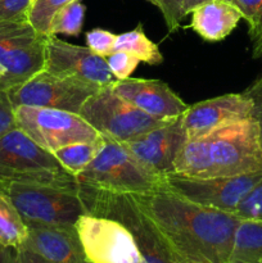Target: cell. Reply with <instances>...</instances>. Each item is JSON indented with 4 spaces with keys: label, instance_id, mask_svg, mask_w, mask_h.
Segmentation results:
<instances>
[{
    "label": "cell",
    "instance_id": "83f0119b",
    "mask_svg": "<svg viewBox=\"0 0 262 263\" xmlns=\"http://www.w3.org/2000/svg\"><path fill=\"white\" fill-rule=\"evenodd\" d=\"M148 2L161 10L169 33L176 32L181 27V21L184 20L182 0H148Z\"/></svg>",
    "mask_w": 262,
    "mask_h": 263
},
{
    "label": "cell",
    "instance_id": "30bf717a",
    "mask_svg": "<svg viewBox=\"0 0 262 263\" xmlns=\"http://www.w3.org/2000/svg\"><path fill=\"white\" fill-rule=\"evenodd\" d=\"M261 180L262 171L220 177H193L172 172L164 176V187L200 205L234 215L241 199Z\"/></svg>",
    "mask_w": 262,
    "mask_h": 263
},
{
    "label": "cell",
    "instance_id": "484cf974",
    "mask_svg": "<svg viewBox=\"0 0 262 263\" xmlns=\"http://www.w3.org/2000/svg\"><path fill=\"white\" fill-rule=\"evenodd\" d=\"M107 66L110 73L116 80H126L134 73L138 64L140 63L136 57L126 53V51H113L110 55L105 58Z\"/></svg>",
    "mask_w": 262,
    "mask_h": 263
},
{
    "label": "cell",
    "instance_id": "d590c367",
    "mask_svg": "<svg viewBox=\"0 0 262 263\" xmlns=\"http://www.w3.org/2000/svg\"><path fill=\"white\" fill-rule=\"evenodd\" d=\"M176 263H192V262H176Z\"/></svg>",
    "mask_w": 262,
    "mask_h": 263
},
{
    "label": "cell",
    "instance_id": "5b68a950",
    "mask_svg": "<svg viewBox=\"0 0 262 263\" xmlns=\"http://www.w3.org/2000/svg\"><path fill=\"white\" fill-rule=\"evenodd\" d=\"M76 177L79 184L122 194H149L164 186V176L151 171L121 143L105 138L95 158Z\"/></svg>",
    "mask_w": 262,
    "mask_h": 263
},
{
    "label": "cell",
    "instance_id": "f1b7e54d",
    "mask_svg": "<svg viewBox=\"0 0 262 263\" xmlns=\"http://www.w3.org/2000/svg\"><path fill=\"white\" fill-rule=\"evenodd\" d=\"M33 0H0V21H28Z\"/></svg>",
    "mask_w": 262,
    "mask_h": 263
},
{
    "label": "cell",
    "instance_id": "3957f363",
    "mask_svg": "<svg viewBox=\"0 0 262 263\" xmlns=\"http://www.w3.org/2000/svg\"><path fill=\"white\" fill-rule=\"evenodd\" d=\"M174 168L193 177H220L262 171V143L253 117L188 139Z\"/></svg>",
    "mask_w": 262,
    "mask_h": 263
},
{
    "label": "cell",
    "instance_id": "2e32d148",
    "mask_svg": "<svg viewBox=\"0 0 262 263\" xmlns=\"http://www.w3.org/2000/svg\"><path fill=\"white\" fill-rule=\"evenodd\" d=\"M22 247L32 249L53 263H89L74 228L30 225Z\"/></svg>",
    "mask_w": 262,
    "mask_h": 263
},
{
    "label": "cell",
    "instance_id": "277c9868",
    "mask_svg": "<svg viewBox=\"0 0 262 263\" xmlns=\"http://www.w3.org/2000/svg\"><path fill=\"white\" fill-rule=\"evenodd\" d=\"M10 182L48 185L79 192V180L20 128L0 138V186Z\"/></svg>",
    "mask_w": 262,
    "mask_h": 263
},
{
    "label": "cell",
    "instance_id": "cb8c5ba5",
    "mask_svg": "<svg viewBox=\"0 0 262 263\" xmlns=\"http://www.w3.org/2000/svg\"><path fill=\"white\" fill-rule=\"evenodd\" d=\"M73 0H33L28 13V22L38 32L49 36V27L54 15Z\"/></svg>",
    "mask_w": 262,
    "mask_h": 263
},
{
    "label": "cell",
    "instance_id": "52a82bcc",
    "mask_svg": "<svg viewBox=\"0 0 262 263\" xmlns=\"http://www.w3.org/2000/svg\"><path fill=\"white\" fill-rule=\"evenodd\" d=\"M79 115L105 139L117 143L133 140L167 120L152 117L118 97L109 86L100 87L80 109Z\"/></svg>",
    "mask_w": 262,
    "mask_h": 263
},
{
    "label": "cell",
    "instance_id": "9a60e30c",
    "mask_svg": "<svg viewBox=\"0 0 262 263\" xmlns=\"http://www.w3.org/2000/svg\"><path fill=\"white\" fill-rule=\"evenodd\" d=\"M110 89L139 109L158 120L181 117L189 105L161 80H116Z\"/></svg>",
    "mask_w": 262,
    "mask_h": 263
},
{
    "label": "cell",
    "instance_id": "7a4b0ae2",
    "mask_svg": "<svg viewBox=\"0 0 262 263\" xmlns=\"http://www.w3.org/2000/svg\"><path fill=\"white\" fill-rule=\"evenodd\" d=\"M176 262L229 263L240 218L204 207L166 187L135 195Z\"/></svg>",
    "mask_w": 262,
    "mask_h": 263
},
{
    "label": "cell",
    "instance_id": "7c38bea8",
    "mask_svg": "<svg viewBox=\"0 0 262 263\" xmlns=\"http://www.w3.org/2000/svg\"><path fill=\"white\" fill-rule=\"evenodd\" d=\"M44 71L102 87L109 86L116 81L105 58L92 53L87 46L73 45L57 39V36H49Z\"/></svg>",
    "mask_w": 262,
    "mask_h": 263
},
{
    "label": "cell",
    "instance_id": "4dcf8cb0",
    "mask_svg": "<svg viewBox=\"0 0 262 263\" xmlns=\"http://www.w3.org/2000/svg\"><path fill=\"white\" fill-rule=\"evenodd\" d=\"M13 128H17L14 108L10 104L7 91L0 90V138Z\"/></svg>",
    "mask_w": 262,
    "mask_h": 263
},
{
    "label": "cell",
    "instance_id": "4316f807",
    "mask_svg": "<svg viewBox=\"0 0 262 263\" xmlns=\"http://www.w3.org/2000/svg\"><path fill=\"white\" fill-rule=\"evenodd\" d=\"M117 35L103 28H94L86 32V45L92 53L107 58L115 50V43Z\"/></svg>",
    "mask_w": 262,
    "mask_h": 263
},
{
    "label": "cell",
    "instance_id": "4fadbf2b",
    "mask_svg": "<svg viewBox=\"0 0 262 263\" xmlns=\"http://www.w3.org/2000/svg\"><path fill=\"white\" fill-rule=\"evenodd\" d=\"M186 140L181 117H176L121 144L151 171L166 176L175 172V159Z\"/></svg>",
    "mask_w": 262,
    "mask_h": 263
},
{
    "label": "cell",
    "instance_id": "8fae6325",
    "mask_svg": "<svg viewBox=\"0 0 262 263\" xmlns=\"http://www.w3.org/2000/svg\"><path fill=\"white\" fill-rule=\"evenodd\" d=\"M100 87L43 69L23 84L8 90L7 94L13 108L27 105L79 113L84 103Z\"/></svg>",
    "mask_w": 262,
    "mask_h": 263
},
{
    "label": "cell",
    "instance_id": "e0dca14e",
    "mask_svg": "<svg viewBox=\"0 0 262 263\" xmlns=\"http://www.w3.org/2000/svg\"><path fill=\"white\" fill-rule=\"evenodd\" d=\"M190 28L204 41L217 43L228 37L241 20L240 10L229 0H210L190 12Z\"/></svg>",
    "mask_w": 262,
    "mask_h": 263
},
{
    "label": "cell",
    "instance_id": "6da1fadb",
    "mask_svg": "<svg viewBox=\"0 0 262 263\" xmlns=\"http://www.w3.org/2000/svg\"><path fill=\"white\" fill-rule=\"evenodd\" d=\"M86 213L74 229L89 263H176L134 194L80 184Z\"/></svg>",
    "mask_w": 262,
    "mask_h": 263
},
{
    "label": "cell",
    "instance_id": "ba28073f",
    "mask_svg": "<svg viewBox=\"0 0 262 263\" xmlns=\"http://www.w3.org/2000/svg\"><path fill=\"white\" fill-rule=\"evenodd\" d=\"M48 40L28 21H0V63L7 71L0 90L8 91L43 71Z\"/></svg>",
    "mask_w": 262,
    "mask_h": 263
},
{
    "label": "cell",
    "instance_id": "ac0fdd59",
    "mask_svg": "<svg viewBox=\"0 0 262 263\" xmlns=\"http://www.w3.org/2000/svg\"><path fill=\"white\" fill-rule=\"evenodd\" d=\"M229 263H262V222L240 221Z\"/></svg>",
    "mask_w": 262,
    "mask_h": 263
},
{
    "label": "cell",
    "instance_id": "44dd1931",
    "mask_svg": "<svg viewBox=\"0 0 262 263\" xmlns=\"http://www.w3.org/2000/svg\"><path fill=\"white\" fill-rule=\"evenodd\" d=\"M103 143H104V138L99 135V138L94 139V140L69 144V145L55 151L53 154L64 168L77 176L95 158L98 152L102 148Z\"/></svg>",
    "mask_w": 262,
    "mask_h": 263
},
{
    "label": "cell",
    "instance_id": "e575fe53",
    "mask_svg": "<svg viewBox=\"0 0 262 263\" xmlns=\"http://www.w3.org/2000/svg\"><path fill=\"white\" fill-rule=\"evenodd\" d=\"M5 76H7V71H5V68L3 67V64L0 63V84H2L3 80L5 79Z\"/></svg>",
    "mask_w": 262,
    "mask_h": 263
},
{
    "label": "cell",
    "instance_id": "9c48e42d",
    "mask_svg": "<svg viewBox=\"0 0 262 263\" xmlns=\"http://www.w3.org/2000/svg\"><path fill=\"white\" fill-rule=\"evenodd\" d=\"M17 127L45 151L54 153L63 146L99 138V134L79 115L53 108H14Z\"/></svg>",
    "mask_w": 262,
    "mask_h": 263
},
{
    "label": "cell",
    "instance_id": "836d02e7",
    "mask_svg": "<svg viewBox=\"0 0 262 263\" xmlns=\"http://www.w3.org/2000/svg\"><path fill=\"white\" fill-rule=\"evenodd\" d=\"M210 2V0H182V14H184V18L186 17L188 14H190L193 9L198 5H200L202 3ZM231 2V0H229Z\"/></svg>",
    "mask_w": 262,
    "mask_h": 263
},
{
    "label": "cell",
    "instance_id": "8992f818",
    "mask_svg": "<svg viewBox=\"0 0 262 263\" xmlns=\"http://www.w3.org/2000/svg\"><path fill=\"white\" fill-rule=\"evenodd\" d=\"M0 190L10 198L27 226L74 228L86 213L79 192L20 182L2 185Z\"/></svg>",
    "mask_w": 262,
    "mask_h": 263
},
{
    "label": "cell",
    "instance_id": "7402d4cb",
    "mask_svg": "<svg viewBox=\"0 0 262 263\" xmlns=\"http://www.w3.org/2000/svg\"><path fill=\"white\" fill-rule=\"evenodd\" d=\"M86 7L81 0H73L62 8L53 17L49 27V36H57L59 33L71 36H79L82 31Z\"/></svg>",
    "mask_w": 262,
    "mask_h": 263
},
{
    "label": "cell",
    "instance_id": "5bb4252c",
    "mask_svg": "<svg viewBox=\"0 0 262 263\" xmlns=\"http://www.w3.org/2000/svg\"><path fill=\"white\" fill-rule=\"evenodd\" d=\"M253 105L244 92L225 94L188 107L181 116L188 139L205 135L221 126L252 117Z\"/></svg>",
    "mask_w": 262,
    "mask_h": 263
},
{
    "label": "cell",
    "instance_id": "603a6c76",
    "mask_svg": "<svg viewBox=\"0 0 262 263\" xmlns=\"http://www.w3.org/2000/svg\"><path fill=\"white\" fill-rule=\"evenodd\" d=\"M248 23L253 58L262 59V0H231Z\"/></svg>",
    "mask_w": 262,
    "mask_h": 263
},
{
    "label": "cell",
    "instance_id": "f546056e",
    "mask_svg": "<svg viewBox=\"0 0 262 263\" xmlns=\"http://www.w3.org/2000/svg\"><path fill=\"white\" fill-rule=\"evenodd\" d=\"M244 94L251 99L252 105H253V112L252 117L257 122L259 131V138L262 143V76L257 79L253 84L244 90Z\"/></svg>",
    "mask_w": 262,
    "mask_h": 263
},
{
    "label": "cell",
    "instance_id": "ffe728a7",
    "mask_svg": "<svg viewBox=\"0 0 262 263\" xmlns=\"http://www.w3.org/2000/svg\"><path fill=\"white\" fill-rule=\"evenodd\" d=\"M113 51H126L136 57L140 62L152 66L161 64L163 62V55L159 51L158 45L149 40L141 25H138L128 32L117 35Z\"/></svg>",
    "mask_w": 262,
    "mask_h": 263
},
{
    "label": "cell",
    "instance_id": "d6986e66",
    "mask_svg": "<svg viewBox=\"0 0 262 263\" xmlns=\"http://www.w3.org/2000/svg\"><path fill=\"white\" fill-rule=\"evenodd\" d=\"M28 228L10 198L0 190V247L20 248L26 243Z\"/></svg>",
    "mask_w": 262,
    "mask_h": 263
},
{
    "label": "cell",
    "instance_id": "1f68e13d",
    "mask_svg": "<svg viewBox=\"0 0 262 263\" xmlns=\"http://www.w3.org/2000/svg\"><path fill=\"white\" fill-rule=\"evenodd\" d=\"M17 251L21 263H53L44 256H41L40 253L27 248V247H20Z\"/></svg>",
    "mask_w": 262,
    "mask_h": 263
},
{
    "label": "cell",
    "instance_id": "d6a6232c",
    "mask_svg": "<svg viewBox=\"0 0 262 263\" xmlns=\"http://www.w3.org/2000/svg\"><path fill=\"white\" fill-rule=\"evenodd\" d=\"M0 263H21L17 248L0 247Z\"/></svg>",
    "mask_w": 262,
    "mask_h": 263
},
{
    "label": "cell",
    "instance_id": "d4e9b609",
    "mask_svg": "<svg viewBox=\"0 0 262 263\" xmlns=\"http://www.w3.org/2000/svg\"><path fill=\"white\" fill-rule=\"evenodd\" d=\"M234 215L240 220L262 222V180L241 199Z\"/></svg>",
    "mask_w": 262,
    "mask_h": 263
}]
</instances>
